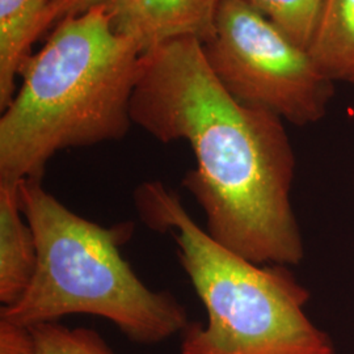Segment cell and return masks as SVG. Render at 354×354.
I'll use <instances>...</instances> for the list:
<instances>
[{
    "mask_svg": "<svg viewBox=\"0 0 354 354\" xmlns=\"http://www.w3.org/2000/svg\"><path fill=\"white\" fill-rule=\"evenodd\" d=\"M130 115L162 143H189L196 167L183 187L215 241L259 266L302 261L290 198L295 158L282 118L236 100L201 41L175 39L140 55Z\"/></svg>",
    "mask_w": 354,
    "mask_h": 354,
    "instance_id": "6da1fadb",
    "label": "cell"
},
{
    "mask_svg": "<svg viewBox=\"0 0 354 354\" xmlns=\"http://www.w3.org/2000/svg\"><path fill=\"white\" fill-rule=\"evenodd\" d=\"M140 55L114 33L105 7L55 26L1 114L0 180H42L55 153L122 140Z\"/></svg>",
    "mask_w": 354,
    "mask_h": 354,
    "instance_id": "7a4b0ae2",
    "label": "cell"
},
{
    "mask_svg": "<svg viewBox=\"0 0 354 354\" xmlns=\"http://www.w3.org/2000/svg\"><path fill=\"white\" fill-rule=\"evenodd\" d=\"M133 197L140 221L175 241L206 310V323L180 333V354H335L304 313L310 292L286 266H259L221 245L162 181L142 183Z\"/></svg>",
    "mask_w": 354,
    "mask_h": 354,
    "instance_id": "3957f363",
    "label": "cell"
},
{
    "mask_svg": "<svg viewBox=\"0 0 354 354\" xmlns=\"http://www.w3.org/2000/svg\"><path fill=\"white\" fill-rule=\"evenodd\" d=\"M23 214L33 230L38 261L26 294L0 317L24 327L86 314L113 323L129 340L153 345L178 335L188 311L169 291L150 289L122 256L133 222L104 227L76 214L39 178L17 180Z\"/></svg>",
    "mask_w": 354,
    "mask_h": 354,
    "instance_id": "277c9868",
    "label": "cell"
},
{
    "mask_svg": "<svg viewBox=\"0 0 354 354\" xmlns=\"http://www.w3.org/2000/svg\"><path fill=\"white\" fill-rule=\"evenodd\" d=\"M203 48L207 64L236 100L297 127L324 117L332 80L307 49L244 0H221L214 35Z\"/></svg>",
    "mask_w": 354,
    "mask_h": 354,
    "instance_id": "5b68a950",
    "label": "cell"
},
{
    "mask_svg": "<svg viewBox=\"0 0 354 354\" xmlns=\"http://www.w3.org/2000/svg\"><path fill=\"white\" fill-rule=\"evenodd\" d=\"M221 0H112L106 7L114 33L133 42L140 54L169 41L214 35Z\"/></svg>",
    "mask_w": 354,
    "mask_h": 354,
    "instance_id": "8992f818",
    "label": "cell"
},
{
    "mask_svg": "<svg viewBox=\"0 0 354 354\" xmlns=\"http://www.w3.org/2000/svg\"><path fill=\"white\" fill-rule=\"evenodd\" d=\"M33 230L23 214L17 181L0 180V304L10 307L28 290L37 269Z\"/></svg>",
    "mask_w": 354,
    "mask_h": 354,
    "instance_id": "52a82bcc",
    "label": "cell"
},
{
    "mask_svg": "<svg viewBox=\"0 0 354 354\" xmlns=\"http://www.w3.org/2000/svg\"><path fill=\"white\" fill-rule=\"evenodd\" d=\"M45 0H0V109L16 95V79L41 37Z\"/></svg>",
    "mask_w": 354,
    "mask_h": 354,
    "instance_id": "ba28073f",
    "label": "cell"
},
{
    "mask_svg": "<svg viewBox=\"0 0 354 354\" xmlns=\"http://www.w3.org/2000/svg\"><path fill=\"white\" fill-rule=\"evenodd\" d=\"M308 53L332 82L354 86V0H324Z\"/></svg>",
    "mask_w": 354,
    "mask_h": 354,
    "instance_id": "9c48e42d",
    "label": "cell"
},
{
    "mask_svg": "<svg viewBox=\"0 0 354 354\" xmlns=\"http://www.w3.org/2000/svg\"><path fill=\"white\" fill-rule=\"evenodd\" d=\"M298 46L311 44L324 0H244Z\"/></svg>",
    "mask_w": 354,
    "mask_h": 354,
    "instance_id": "30bf717a",
    "label": "cell"
},
{
    "mask_svg": "<svg viewBox=\"0 0 354 354\" xmlns=\"http://www.w3.org/2000/svg\"><path fill=\"white\" fill-rule=\"evenodd\" d=\"M29 328L35 336L37 354H114L95 329L70 328L58 322Z\"/></svg>",
    "mask_w": 354,
    "mask_h": 354,
    "instance_id": "8fae6325",
    "label": "cell"
},
{
    "mask_svg": "<svg viewBox=\"0 0 354 354\" xmlns=\"http://www.w3.org/2000/svg\"><path fill=\"white\" fill-rule=\"evenodd\" d=\"M112 0H48L41 17V36L66 20L106 7Z\"/></svg>",
    "mask_w": 354,
    "mask_h": 354,
    "instance_id": "7c38bea8",
    "label": "cell"
},
{
    "mask_svg": "<svg viewBox=\"0 0 354 354\" xmlns=\"http://www.w3.org/2000/svg\"><path fill=\"white\" fill-rule=\"evenodd\" d=\"M0 354H37L32 329L0 317Z\"/></svg>",
    "mask_w": 354,
    "mask_h": 354,
    "instance_id": "4fadbf2b",
    "label": "cell"
},
{
    "mask_svg": "<svg viewBox=\"0 0 354 354\" xmlns=\"http://www.w3.org/2000/svg\"><path fill=\"white\" fill-rule=\"evenodd\" d=\"M45 1H48V0H45Z\"/></svg>",
    "mask_w": 354,
    "mask_h": 354,
    "instance_id": "5bb4252c",
    "label": "cell"
}]
</instances>
